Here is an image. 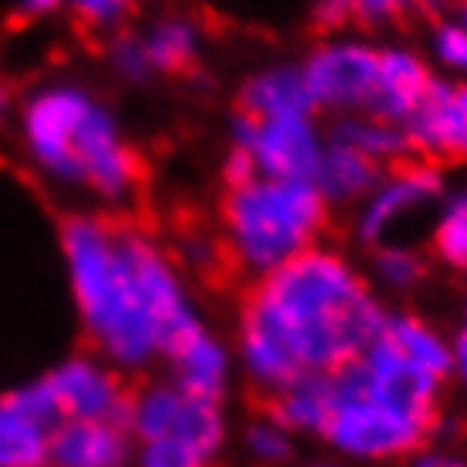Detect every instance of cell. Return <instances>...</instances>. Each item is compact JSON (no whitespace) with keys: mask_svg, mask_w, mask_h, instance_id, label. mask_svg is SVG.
I'll use <instances>...</instances> for the list:
<instances>
[{"mask_svg":"<svg viewBox=\"0 0 467 467\" xmlns=\"http://www.w3.org/2000/svg\"><path fill=\"white\" fill-rule=\"evenodd\" d=\"M58 247L85 339L119 373H150L203 322L187 271L150 231L102 213H71Z\"/></svg>","mask_w":467,"mask_h":467,"instance_id":"cell-1","label":"cell"},{"mask_svg":"<svg viewBox=\"0 0 467 467\" xmlns=\"http://www.w3.org/2000/svg\"><path fill=\"white\" fill-rule=\"evenodd\" d=\"M386 316L369 275L322 241L247 288L234 328L237 373L268 397L298 376L339 373L376 339Z\"/></svg>","mask_w":467,"mask_h":467,"instance_id":"cell-2","label":"cell"},{"mask_svg":"<svg viewBox=\"0 0 467 467\" xmlns=\"http://www.w3.org/2000/svg\"><path fill=\"white\" fill-rule=\"evenodd\" d=\"M17 146L45 183L85 193L109 211L132 203L142 187L140 150L122 119L78 78H47L24 95Z\"/></svg>","mask_w":467,"mask_h":467,"instance_id":"cell-3","label":"cell"},{"mask_svg":"<svg viewBox=\"0 0 467 467\" xmlns=\"http://www.w3.org/2000/svg\"><path fill=\"white\" fill-rule=\"evenodd\" d=\"M332 221L328 200L312 180L247 176L221 197L223 257L251 281L322 244Z\"/></svg>","mask_w":467,"mask_h":467,"instance_id":"cell-4","label":"cell"},{"mask_svg":"<svg viewBox=\"0 0 467 467\" xmlns=\"http://www.w3.org/2000/svg\"><path fill=\"white\" fill-rule=\"evenodd\" d=\"M336 400L332 413L318 441H326L332 451L356 464H393L410 461L423 451L437 423L413 417L407 410L386 403L369 389H362L346 369L332 373Z\"/></svg>","mask_w":467,"mask_h":467,"instance_id":"cell-5","label":"cell"},{"mask_svg":"<svg viewBox=\"0 0 467 467\" xmlns=\"http://www.w3.org/2000/svg\"><path fill=\"white\" fill-rule=\"evenodd\" d=\"M122 423L132 433V441L173 437V441H187L197 451L211 454L213 461L223 454V447L231 441V420H227L223 403L193 397L187 389H180L170 376H156L136 386L129 393Z\"/></svg>","mask_w":467,"mask_h":467,"instance_id":"cell-6","label":"cell"},{"mask_svg":"<svg viewBox=\"0 0 467 467\" xmlns=\"http://www.w3.org/2000/svg\"><path fill=\"white\" fill-rule=\"evenodd\" d=\"M316 112L349 119L373 112L379 78V45L352 31L326 35L298 61Z\"/></svg>","mask_w":467,"mask_h":467,"instance_id":"cell-7","label":"cell"},{"mask_svg":"<svg viewBox=\"0 0 467 467\" xmlns=\"http://www.w3.org/2000/svg\"><path fill=\"white\" fill-rule=\"evenodd\" d=\"M447 193V176L441 163L431 160H403V163L383 170L376 187L352 207V237L362 247H379L397 237L400 227L420 221L423 213H433Z\"/></svg>","mask_w":467,"mask_h":467,"instance_id":"cell-8","label":"cell"},{"mask_svg":"<svg viewBox=\"0 0 467 467\" xmlns=\"http://www.w3.org/2000/svg\"><path fill=\"white\" fill-rule=\"evenodd\" d=\"M328 132L318 126L316 112L305 116L254 119L234 112L231 150L241 152L251 170L278 180H312Z\"/></svg>","mask_w":467,"mask_h":467,"instance_id":"cell-9","label":"cell"},{"mask_svg":"<svg viewBox=\"0 0 467 467\" xmlns=\"http://www.w3.org/2000/svg\"><path fill=\"white\" fill-rule=\"evenodd\" d=\"M55 420H126L129 383L99 352H71L35 379Z\"/></svg>","mask_w":467,"mask_h":467,"instance_id":"cell-10","label":"cell"},{"mask_svg":"<svg viewBox=\"0 0 467 467\" xmlns=\"http://www.w3.org/2000/svg\"><path fill=\"white\" fill-rule=\"evenodd\" d=\"M410 150L431 163H467V78L437 75L423 106L407 119Z\"/></svg>","mask_w":467,"mask_h":467,"instance_id":"cell-11","label":"cell"},{"mask_svg":"<svg viewBox=\"0 0 467 467\" xmlns=\"http://www.w3.org/2000/svg\"><path fill=\"white\" fill-rule=\"evenodd\" d=\"M163 366L166 376L180 389L203 400H217V403L227 400L234 376H237L234 342L217 336L207 322H200L197 328H190L187 336H180L163 356Z\"/></svg>","mask_w":467,"mask_h":467,"instance_id":"cell-12","label":"cell"},{"mask_svg":"<svg viewBox=\"0 0 467 467\" xmlns=\"http://www.w3.org/2000/svg\"><path fill=\"white\" fill-rule=\"evenodd\" d=\"M55 427L35 379L0 393V467H51Z\"/></svg>","mask_w":467,"mask_h":467,"instance_id":"cell-13","label":"cell"},{"mask_svg":"<svg viewBox=\"0 0 467 467\" xmlns=\"http://www.w3.org/2000/svg\"><path fill=\"white\" fill-rule=\"evenodd\" d=\"M437 82V68L413 45L386 41L379 45V78H376L373 112L393 122H403L423 106L427 92Z\"/></svg>","mask_w":467,"mask_h":467,"instance_id":"cell-14","label":"cell"},{"mask_svg":"<svg viewBox=\"0 0 467 467\" xmlns=\"http://www.w3.org/2000/svg\"><path fill=\"white\" fill-rule=\"evenodd\" d=\"M132 451L119 420H61L51 433V467H132Z\"/></svg>","mask_w":467,"mask_h":467,"instance_id":"cell-15","label":"cell"},{"mask_svg":"<svg viewBox=\"0 0 467 467\" xmlns=\"http://www.w3.org/2000/svg\"><path fill=\"white\" fill-rule=\"evenodd\" d=\"M237 112L254 119L316 112L308 85H305L302 65L298 61H268L261 68L247 71L241 88H237Z\"/></svg>","mask_w":467,"mask_h":467,"instance_id":"cell-16","label":"cell"},{"mask_svg":"<svg viewBox=\"0 0 467 467\" xmlns=\"http://www.w3.org/2000/svg\"><path fill=\"white\" fill-rule=\"evenodd\" d=\"M379 176H383V166L376 160H369L366 152H359L356 146L328 132L322 160L312 173V183L328 200V207H356L376 187Z\"/></svg>","mask_w":467,"mask_h":467,"instance_id":"cell-17","label":"cell"},{"mask_svg":"<svg viewBox=\"0 0 467 467\" xmlns=\"http://www.w3.org/2000/svg\"><path fill=\"white\" fill-rule=\"evenodd\" d=\"M142 51L152 75H180L197 65L203 51V31L187 14H163L140 31Z\"/></svg>","mask_w":467,"mask_h":467,"instance_id":"cell-18","label":"cell"},{"mask_svg":"<svg viewBox=\"0 0 467 467\" xmlns=\"http://www.w3.org/2000/svg\"><path fill=\"white\" fill-rule=\"evenodd\" d=\"M332 400H336L332 373H312V376H298L295 383L278 389L271 397L268 410L295 437H322L328 413H332Z\"/></svg>","mask_w":467,"mask_h":467,"instance_id":"cell-19","label":"cell"},{"mask_svg":"<svg viewBox=\"0 0 467 467\" xmlns=\"http://www.w3.org/2000/svg\"><path fill=\"white\" fill-rule=\"evenodd\" d=\"M332 136H339V140H346L359 152H366V156L376 160L383 170H389V166H397V163H403V160L413 156L407 126H403V122H393V119L376 116V112L336 119Z\"/></svg>","mask_w":467,"mask_h":467,"instance_id":"cell-20","label":"cell"},{"mask_svg":"<svg viewBox=\"0 0 467 467\" xmlns=\"http://www.w3.org/2000/svg\"><path fill=\"white\" fill-rule=\"evenodd\" d=\"M431 251L454 275H467V183L447 187L431 217Z\"/></svg>","mask_w":467,"mask_h":467,"instance_id":"cell-21","label":"cell"},{"mask_svg":"<svg viewBox=\"0 0 467 467\" xmlns=\"http://www.w3.org/2000/svg\"><path fill=\"white\" fill-rule=\"evenodd\" d=\"M427 254L420 247L407 244V241H386V244L369 251V281L376 292L386 295H410L417 292L427 281Z\"/></svg>","mask_w":467,"mask_h":467,"instance_id":"cell-22","label":"cell"},{"mask_svg":"<svg viewBox=\"0 0 467 467\" xmlns=\"http://www.w3.org/2000/svg\"><path fill=\"white\" fill-rule=\"evenodd\" d=\"M295 444H298V437H295L285 423L275 417V413H257L251 420L244 423V431H241V447H244V454L251 464L257 467H285L295 461Z\"/></svg>","mask_w":467,"mask_h":467,"instance_id":"cell-23","label":"cell"},{"mask_svg":"<svg viewBox=\"0 0 467 467\" xmlns=\"http://www.w3.org/2000/svg\"><path fill=\"white\" fill-rule=\"evenodd\" d=\"M427 58L444 78H467V27L457 17H444L431 27Z\"/></svg>","mask_w":467,"mask_h":467,"instance_id":"cell-24","label":"cell"},{"mask_svg":"<svg viewBox=\"0 0 467 467\" xmlns=\"http://www.w3.org/2000/svg\"><path fill=\"white\" fill-rule=\"evenodd\" d=\"M132 467H213V457L187 441L156 437V441H136Z\"/></svg>","mask_w":467,"mask_h":467,"instance_id":"cell-25","label":"cell"},{"mask_svg":"<svg viewBox=\"0 0 467 467\" xmlns=\"http://www.w3.org/2000/svg\"><path fill=\"white\" fill-rule=\"evenodd\" d=\"M106 61H109V68L129 85H142L152 78L150 61H146V51H142V41H140V31H116V35L109 37Z\"/></svg>","mask_w":467,"mask_h":467,"instance_id":"cell-26","label":"cell"},{"mask_svg":"<svg viewBox=\"0 0 467 467\" xmlns=\"http://www.w3.org/2000/svg\"><path fill=\"white\" fill-rule=\"evenodd\" d=\"M140 0H68V11L95 31H116Z\"/></svg>","mask_w":467,"mask_h":467,"instance_id":"cell-27","label":"cell"},{"mask_svg":"<svg viewBox=\"0 0 467 467\" xmlns=\"http://www.w3.org/2000/svg\"><path fill=\"white\" fill-rule=\"evenodd\" d=\"M221 257H223L221 241H213V237H207V234L200 231L183 234L180 244H176V261H180L183 271H213V265Z\"/></svg>","mask_w":467,"mask_h":467,"instance_id":"cell-28","label":"cell"},{"mask_svg":"<svg viewBox=\"0 0 467 467\" xmlns=\"http://www.w3.org/2000/svg\"><path fill=\"white\" fill-rule=\"evenodd\" d=\"M352 4H356V21H362L366 27H379V24L410 17L423 0H352Z\"/></svg>","mask_w":467,"mask_h":467,"instance_id":"cell-29","label":"cell"},{"mask_svg":"<svg viewBox=\"0 0 467 467\" xmlns=\"http://www.w3.org/2000/svg\"><path fill=\"white\" fill-rule=\"evenodd\" d=\"M312 21L322 27L326 35H339L356 21V4L352 0H312Z\"/></svg>","mask_w":467,"mask_h":467,"instance_id":"cell-30","label":"cell"},{"mask_svg":"<svg viewBox=\"0 0 467 467\" xmlns=\"http://www.w3.org/2000/svg\"><path fill=\"white\" fill-rule=\"evenodd\" d=\"M451 359H454V379L467 389V302L451 328Z\"/></svg>","mask_w":467,"mask_h":467,"instance_id":"cell-31","label":"cell"},{"mask_svg":"<svg viewBox=\"0 0 467 467\" xmlns=\"http://www.w3.org/2000/svg\"><path fill=\"white\" fill-rule=\"evenodd\" d=\"M410 467H467V457L447 447H423L410 457Z\"/></svg>","mask_w":467,"mask_h":467,"instance_id":"cell-32","label":"cell"},{"mask_svg":"<svg viewBox=\"0 0 467 467\" xmlns=\"http://www.w3.org/2000/svg\"><path fill=\"white\" fill-rule=\"evenodd\" d=\"M68 7V0H17V11L31 21H45V17H55L58 11Z\"/></svg>","mask_w":467,"mask_h":467,"instance_id":"cell-33","label":"cell"},{"mask_svg":"<svg viewBox=\"0 0 467 467\" xmlns=\"http://www.w3.org/2000/svg\"><path fill=\"white\" fill-rule=\"evenodd\" d=\"M11 109H14V99H11V92H7V85L0 82V126L7 122V116H11Z\"/></svg>","mask_w":467,"mask_h":467,"instance_id":"cell-34","label":"cell"},{"mask_svg":"<svg viewBox=\"0 0 467 467\" xmlns=\"http://www.w3.org/2000/svg\"><path fill=\"white\" fill-rule=\"evenodd\" d=\"M302 467H339L336 461H308V464H302Z\"/></svg>","mask_w":467,"mask_h":467,"instance_id":"cell-35","label":"cell"},{"mask_svg":"<svg viewBox=\"0 0 467 467\" xmlns=\"http://www.w3.org/2000/svg\"><path fill=\"white\" fill-rule=\"evenodd\" d=\"M457 21L467 27V0H461V11H457Z\"/></svg>","mask_w":467,"mask_h":467,"instance_id":"cell-36","label":"cell"}]
</instances>
